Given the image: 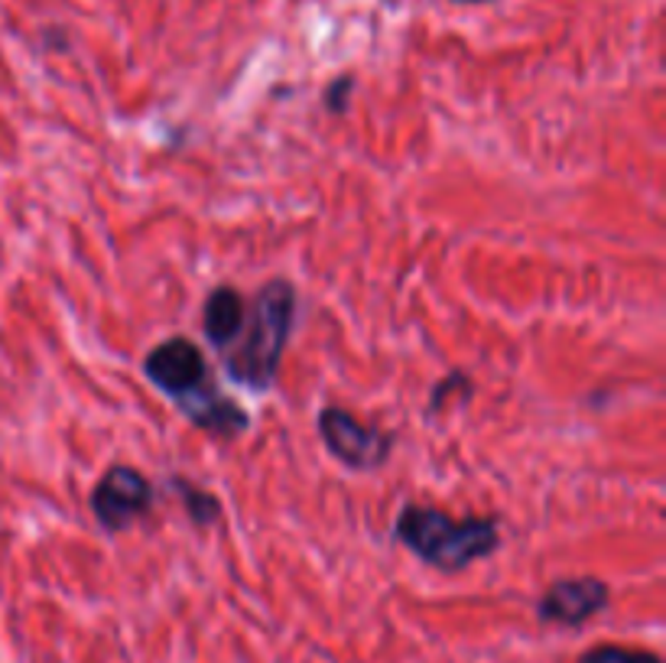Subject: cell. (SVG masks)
<instances>
[{"mask_svg": "<svg viewBox=\"0 0 666 663\" xmlns=\"http://www.w3.org/2000/svg\"><path fill=\"white\" fill-rule=\"evenodd\" d=\"M176 488H179V495L186 501V514H189V521L192 524H199V527H209L218 521V514H221V504H218V497L206 492V488H196V485H189V482H182V478H176L172 482Z\"/></svg>", "mask_w": 666, "mask_h": 663, "instance_id": "obj_9", "label": "cell"}, {"mask_svg": "<svg viewBox=\"0 0 666 663\" xmlns=\"http://www.w3.org/2000/svg\"><path fill=\"white\" fill-rule=\"evenodd\" d=\"M245 296L235 290V287H218V290L209 293L206 299V309H202V329H206V338L218 352H225L241 329H245Z\"/></svg>", "mask_w": 666, "mask_h": 663, "instance_id": "obj_8", "label": "cell"}, {"mask_svg": "<svg viewBox=\"0 0 666 663\" xmlns=\"http://www.w3.org/2000/svg\"><path fill=\"white\" fill-rule=\"evenodd\" d=\"M176 407L192 426H199L202 433H211L218 439H235L250 429V416L241 410V404H235L228 394H221L211 380L196 387L192 394L179 397Z\"/></svg>", "mask_w": 666, "mask_h": 663, "instance_id": "obj_7", "label": "cell"}, {"mask_svg": "<svg viewBox=\"0 0 666 663\" xmlns=\"http://www.w3.org/2000/svg\"><path fill=\"white\" fill-rule=\"evenodd\" d=\"M579 663H664L654 651H637V647H622V644H598L585 651Z\"/></svg>", "mask_w": 666, "mask_h": 663, "instance_id": "obj_10", "label": "cell"}, {"mask_svg": "<svg viewBox=\"0 0 666 663\" xmlns=\"http://www.w3.org/2000/svg\"><path fill=\"white\" fill-rule=\"evenodd\" d=\"M319 436L326 449L341 465L355 472H371L380 468L394 453V436L384 433L380 426H368L348 414L345 407H322L319 410Z\"/></svg>", "mask_w": 666, "mask_h": 663, "instance_id": "obj_3", "label": "cell"}, {"mask_svg": "<svg viewBox=\"0 0 666 663\" xmlns=\"http://www.w3.org/2000/svg\"><path fill=\"white\" fill-rule=\"evenodd\" d=\"M143 374L150 377V384L167 394L169 400L176 404L179 397L192 394L196 387H202L209 377V362L206 355L199 352L196 342L176 335V338H167L160 342L147 358H143Z\"/></svg>", "mask_w": 666, "mask_h": 663, "instance_id": "obj_5", "label": "cell"}, {"mask_svg": "<svg viewBox=\"0 0 666 663\" xmlns=\"http://www.w3.org/2000/svg\"><path fill=\"white\" fill-rule=\"evenodd\" d=\"M458 7H475V3H495V0H453Z\"/></svg>", "mask_w": 666, "mask_h": 663, "instance_id": "obj_12", "label": "cell"}, {"mask_svg": "<svg viewBox=\"0 0 666 663\" xmlns=\"http://www.w3.org/2000/svg\"><path fill=\"white\" fill-rule=\"evenodd\" d=\"M351 91H355V79H351V76H338V79L326 88L322 105H326L332 115H345L348 105H351Z\"/></svg>", "mask_w": 666, "mask_h": 663, "instance_id": "obj_11", "label": "cell"}, {"mask_svg": "<svg viewBox=\"0 0 666 663\" xmlns=\"http://www.w3.org/2000/svg\"><path fill=\"white\" fill-rule=\"evenodd\" d=\"M296 326V287L290 280H267L245 316L241 345L228 352L225 374L254 394H267L277 384L280 362Z\"/></svg>", "mask_w": 666, "mask_h": 663, "instance_id": "obj_1", "label": "cell"}, {"mask_svg": "<svg viewBox=\"0 0 666 663\" xmlns=\"http://www.w3.org/2000/svg\"><path fill=\"white\" fill-rule=\"evenodd\" d=\"M394 537L400 540L417 560L439 573H461L471 563L491 556L500 546L495 517H449L446 511L407 504L397 514Z\"/></svg>", "mask_w": 666, "mask_h": 663, "instance_id": "obj_2", "label": "cell"}, {"mask_svg": "<svg viewBox=\"0 0 666 663\" xmlns=\"http://www.w3.org/2000/svg\"><path fill=\"white\" fill-rule=\"evenodd\" d=\"M153 507V485L133 465H111L91 492V514L108 534H121Z\"/></svg>", "mask_w": 666, "mask_h": 663, "instance_id": "obj_4", "label": "cell"}, {"mask_svg": "<svg viewBox=\"0 0 666 663\" xmlns=\"http://www.w3.org/2000/svg\"><path fill=\"white\" fill-rule=\"evenodd\" d=\"M612 605V588L608 582L595 576H576V580L553 582L543 598L537 602V615L546 624H563V627H583L595 615H602Z\"/></svg>", "mask_w": 666, "mask_h": 663, "instance_id": "obj_6", "label": "cell"}]
</instances>
